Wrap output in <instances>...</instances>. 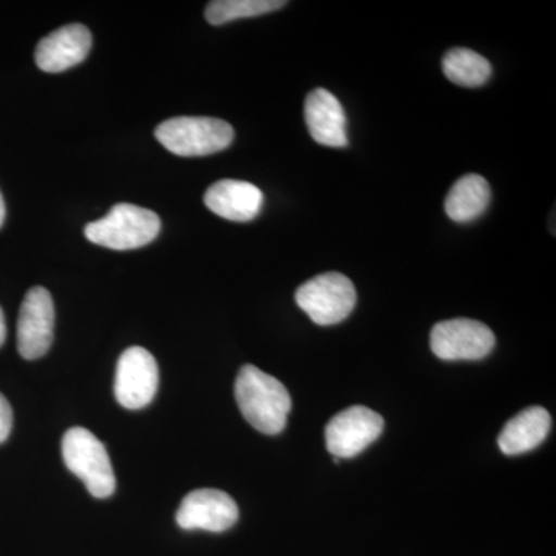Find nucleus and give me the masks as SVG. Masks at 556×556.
Here are the masks:
<instances>
[{"label":"nucleus","instance_id":"obj_1","mask_svg":"<svg viewBox=\"0 0 556 556\" xmlns=\"http://www.w3.org/2000/svg\"><path fill=\"white\" fill-rule=\"evenodd\" d=\"M236 399L241 415L260 433H281L287 427L292 401L287 387L274 376L244 365L236 380Z\"/></svg>","mask_w":556,"mask_h":556},{"label":"nucleus","instance_id":"obj_2","mask_svg":"<svg viewBox=\"0 0 556 556\" xmlns=\"http://www.w3.org/2000/svg\"><path fill=\"white\" fill-rule=\"evenodd\" d=\"M161 219L155 212L135 204H115L105 217L86 226V237L98 247L131 251L159 237Z\"/></svg>","mask_w":556,"mask_h":556},{"label":"nucleus","instance_id":"obj_3","mask_svg":"<svg viewBox=\"0 0 556 556\" xmlns=\"http://www.w3.org/2000/svg\"><path fill=\"white\" fill-rule=\"evenodd\" d=\"M161 146L178 156H207L223 152L233 141L229 123L208 116H178L155 129Z\"/></svg>","mask_w":556,"mask_h":556},{"label":"nucleus","instance_id":"obj_4","mask_svg":"<svg viewBox=\"0 0 556 556\" xmlns=\"http://www.w3.org/2000/svg\"><path fill=\"white\" fill-rule=\"evenodd\" d=\"M62 457L91 496L105 500L115 493L116 479L104 444L84 427L70 428L62 438Z\"/></svg>","mask_w":556,"mask_h":556},{"label":"nucleus","instance_id":"obj_5","mask_svg":"<svg viewBox=\"0 0 556 556\" xmlns=\"http://www.w3.org/2000/svg\"><path fill=\"white\" fill-rule=\"evenodd\" d=\"M353 281L339 273H327L311 278L295 292L300 309L320 327H331L345 320L356 306Z\"/></svg>","mask_w":556,"mask_h":556},{"label":"nucleus","instance_id":"obj_6","mask_svg":"<svg viewBox=\"0 0 556 556\" xmlns=\"http://www.w3.org/2000/svg\"><path fill=\"white\" fill-rule=\"evenodd\" d=\"M495 343L492 329L471 318L439 321L430 334L431 351L442 361H479L492 353Z\"/></svg>","mask_w":556,"mask_h":556},{"label":"nucleus","instance_id":"obj_7","mask_svg":"<svg viewBox=\"0 0 556 556\" xmlns=\"http://www.w3.org/2000/svg\"><path fill=\"white\" fill-rule=\"evenodd\" d=\"M156 358L146 348L131 346L121 354L115 376L116 401L127 409L148 407L159 390Z\"/></svg>","mask_w":556,"mask_h":556},{"label":"nucleus","instance_id":"obj_8","mask_svg":"<svg viewBox=\"0 0 556 556\" xmlns=\"http://www.w3.org/2000/svg\"><path fill=\"white\" fill-rule=\"evenodd\" d=\"M383 426L382 416L372 409L362 405L343 409L325 430L328 452L338 459L357 456L382 434Z\"/></svg>","mask_w":556,"mask_h":556},{"label":"nucleus","instance_id":"obj_9","mask_svg":"<svg viewBox=\"0 0 556 556\" xmlns=\"http://www.w3.org/2000/svg\"><path fill=\"white\" fill-rule=\"evenodd\" d=\"M54 303L46 288H31L17 320V350L27 361L46 356L53 343Z\"/></svg>","mask_w":556,"mask_h":556},{"label":"nucleus","instance_id":"obj_10","mask_svg":"<svg viewBox=\"0 0 556 556\" xmlns=\"http://www.w3.org/2000/svg\"><path fill=\"white\" fill-rule=\"evenodd\" d=\"M240 511L236 501L228 493L217 489H199L181 501L177 522L185 530H207L225 532L239 521Z\"/></svg>","mask_w":556,"mask_h":556},{"label":"nucleus","instance_id":"obj_11","mask_svg":"<svg viewBox=\"0 0 556 556\" xmlns=\"http://www.w3.org/2000/svg\"><path fill=\"white\" fill-rule=\"evenodd\" d=\"M91 50V33L86 25L70 24L51 31L36 47V65L42 72L61 73L80 64Z\"/></svg>","mask_w":556,"mask_h":556},{"label":"nucleus","instance_id":"obj_12","mask_svg":"<svg viewBox=\"0 0 556 556\" xmlns=\"http://www.w3.org/2000/svg\"><path fill=\"white\" fill-rule=\"evenodd\" d=\"M262 190L241 179H219L204 193V204L218 217L230 222H251L263 207Z\"/></svg>","mask_w":556,"mask_h":556},{"label":"nucleus","instance_id":"obj_13","mask_svg":"<svg viewBox=\"0 0 556 556\" xmlns=\"http://www.w3.org/2000/svg\"><path fill=\"white\" fill-rule=\"evenodd\" d=\"M305 121L311 137L327 148H346V115L334 94L325 89L311 91L305 101Z\"/></svg>","mask_w":556,"mask_h":556},{"label":"nucleus","instance_id":"obj_14","mask_svg":"<svg viewBox=\"0 0 556 556\" xmlns=\"http://www.w3.org/2000/svg\"><path fill=\"white\" fill-rule=\"evenodd\" d=\"M552 419L547 409L530 407L518 413L501 431L497 445L507 456L521 455L543 444L551 431Z\"/></svg>","mask_w":556,"mask_h":556},{"label":"nucleus","instance_id":"obj_15","mask_svg":"<svg viewBox=\"0 0 556 556\" xmlns=\"http://www.w3.org/2000/svg\"><path fill=\"white\" fill-rule=\"evenodd\" d=\"M492 192L481 175H466L457 179L445 200V212L453 222L468 223L481 217L489 207Z\"/></svg>","mask_w":556,"mask_h":556},{"label":"nucleus","instance_id":"obj_16","mask_svg":"<svg viewBox=\"0 0 556 556\" xmlns=\"http://www.w3.org/2000/svg\"><path fill=\"white\" fill-rule=\"evenodd\" d=\"M445 76L460 87H481L492 76V65L477 51L453 49L442 60Z\"/></svg>","mask_w":556,"mask_h":556},{"label":"nucleus","instance_id":"obj_17","mask_svg":"<svg viewBox=\"0 0 556 556\" xmlns=\"http://www.w3.org/2000/svg\"><path fill=\"white\" fill-rule=\"evenodd\" d=\"M287 7L285 0H214L208 2L204 16L211 25H225L244 17L262 16Z\"/></svg>","mask_w":556,"mask_h":556},{"label":"nucleus","instance_id":"obj_18","mask_svg":"<svg viewBox=\"0 0 556 556\" xmlns=\"http://www.w3.org/2000/svg\"><path fill=\"white\" fill-rule=\"evenodd\" d=\"M13 428V409L10 402L0 393V444L9 439Z\"/></svg>","mask_w":556,"mask_h":556},{"label":"nucleus","instance_id":"obj_19","mask_svg":"<svg viewBox=\"0 0 556 556\" xmlns=\"http://www.w3.org/2000/svg\"><path fill=\"white\" fill-rule=\"evenodd\" d=\"M7 339V324H5V316H3V311L0 308V346L5 343Z\"/></svg>","mask_w":556,"mask_h":556},{"label":"nucleus","instance_id":"obj_20","mask_svg":"<svg viewBox=\"0 0 556 556\" xmlns=\"http://www.w3.org/2000/svg\"><path fill=\"white\" fill-rule=\"evenodd\" d=\"M3 222H5V201H3L2 193H0V228H2Z\"/></svg>","mask_w":556,"mask_h":556}]
</instances>
